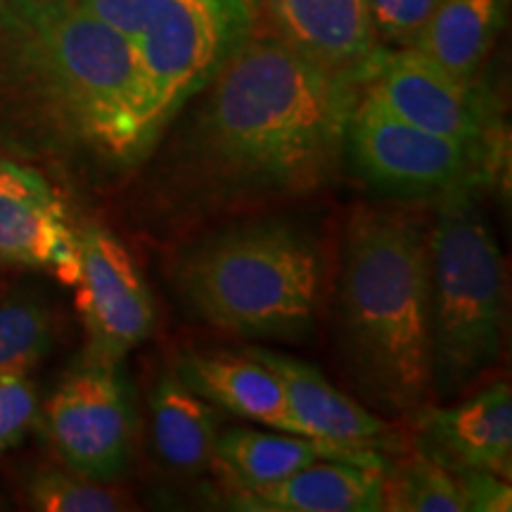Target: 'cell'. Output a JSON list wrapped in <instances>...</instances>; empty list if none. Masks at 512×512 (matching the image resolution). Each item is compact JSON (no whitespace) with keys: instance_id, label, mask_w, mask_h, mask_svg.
<instances>
[{"instance_id":"1","label":"cell","mask_w":512,"mask_h":512,"mask_svg":"<svg viewBox=\"0 0 512 512\" xmlns=\"http://www.w3.org/2000/svg\"><path fill=\"white\" fill-rule=\"evenodd\" d=\"M358 93L361 83L256 27L159 138L162 200L181 211H223L323 190L344 164Z\"/></svg>"},{"instance_id":"2","label":"cell","mask_w":512,"mask_h":512,"mask_svg":"<svg viewBox=\"0 0 512 512\" xmlns=\"http://www.w3.org/2000/svg\"><path fill=\"white\" fill-rule=\"evenodd\" d=\"M159 143L136 57L74 0H0V152L102 185Z\"/></svg>"},{"instance_id":"3","label":"cell","mask_w":512,"mask_h":512,"mask_svg":"<svg viewBox=\"0 0 512 512\" xmlns=\"http://www.w3.org/2000/svg\"><path fill=\"white\" fill-rule=\"evenodd\" d=\"M342 354L380 411L415 420L432 408L430 228L406 209L356 207L337 283Z\"/></svg>"},{"instance_id":"4","label":"cell","mask_w":512,"mask_h":512,"mask_svg":"<svg viewBox=\"0 0 512 512\" xmlns=\"http://www.w3.org/2000/svg\"><path fill=\"white\" fill-rule=\"evenodd\" d=\"M174 280L183 304L214 328L292 342L316 323L323 254L290 221H252L185 249Z\"/></svg>"},{"instance_id":"5","label":"cell","mask_w":512,"mask_h":512,"mask_svg":"<svg viewBox=\"0 0 512 512\" xmlns=\"http://www.w3.org/2000/svg\"><path fill=\"white\" fill-rule=\"evenodd\" d=\"M482 190L441 197L430 228L434 399H456L496 366L505 337V261Z\"/></svg>"},{"instance_id":"6","label":"cell","mask_w":512,"mask_h":512,"mask_svg":"<svg viewBox=\"0 0 512 512\" xmlns=\"http://www.w3.org/2000/svg\"><path fill=\"white\" fill-rule=\"evenodd\" d=\"M136 57L159 138L259 27L256 0H74Z\"/></svg>"},{"instance_id":"7","label":"cell","mask_w":512,"mask_h":512,"mask_svg":"<svg viewBox=\"0 0 512 512\" xmlns=\"http://www.w3.org/2000/svg\"><path fill=\"white\" fill-rule=\"evenodd\" d=\"M344 164L370 190L408 202L484 190L503 166L482 150L408 124L363 88L344 133Z\"/></svg>"},{"instance_id":"8","label":"cell","mask_w":512,"mask_h":512,"mask_svg":"<svg viewBox=\"0 0 512 512\" xmlns=\"http://www.w3.org/2000/svg\"><path fill=\"white\" fill-rule=\"evenodd\" d=\"M38 422L67 470L95 482H119L136 437V413L121 361L83 354L50 394Z\"/></svg>"},{"instance_id":"9","label":"cell","mask_w":512,"mask_h":512,"mask_svg":"<svg viewBox=\"0 0 512 512\" xmlns=\"http://www.w3.org/2000/svg\"><path fill=\"white\" fill-rule=\"evenodd\" d=\"M363 91L408 124L501 159L508 152L498 105L475 81L444 72L413 48H382Z\"/></svg>"},{"instance_id":"10","label":"cell","mask_w":512,"mask_h":512,"mask_svg":"<svg viewBox=\"0 0 512 512\" xmlns=\"http://www.w3.org/2000/svg\"><path fill=\"white\" fill-rule=\"evenodd\" d=\"M79 280L76 311L86 330V354L124 361L155 328V302L136 261L112 230L100 223L76 228Z\"/></svg>"},{"instance_id":"11","label":"cell","mask_w":512,"mask_h":512,"mask_svg":"<svg viewBox=\"0 0 512 512\" xmlns=\"http://www.w3.org/2000/svg\"><path fill=\"white\" fill-rule=\"evenodd\" d=\"M0 266L79 280V238L62 195L36 164L0 152Z\"/></svg>"},{"instance_id":"12","label":"cell","mask_w":512,"mask_h":512,"mask_svg":"<svg viewBox=\"0 0 512 512\" xmlns=\"http://www.w3.org/2000/svg\"><path fill=\"white\" fill-rule=\"evenodd\" d=\"M259 27L287 48L356 83L382 53L366 0H256Z\"/></svg>"},{"instance_id":"13","label":"cell","mask_w":512,"mask_h":512,"mask_svg":"<svg viewBox=\"0 0 512 512\" xmlns=\"http://www.w3.org/2000/svg\"><path fill=\"white\" fill-rule=\"evenodd\" d=\"M415 427V448L446 470H486L510 479L512 394L505 380L486 384L458 406L427 408Z\"/></svg>"},{"instance_id":"14","label":"cell","mask_w":512,"mask_h":512,"mask_svg":"<svg viewBox=\"0 0 512 512\" xmlns=\"http://www.w3.org/2000/svg\"><path fill=\"white\" fill-rule=\"evenodd\" d=\"M247 354L278 375L299 434L342 446L377 448L387 456L399 451L392 425L337 389L316 366L259 347L247 349Z\"/></svg>"},{"instance_id":"15","label":"cell","mask_w":512,"mask_h":512,"mask_svg":"<svg viewBox=\"0 0 512 512\" xmlns=\"http://www.w3.org/2000/svg\"><path fill=\"white\" fill-rule=\"evenodd\" d=\"M318 460L387 467L389 456L366 446H342L292 432H259L233 427L219 434L214 465L235 491L264 489Z\"/></svg>"},{"instance_id":"16","label":"cell","mask_w":512,"mask_h":512,"mask_svg":"<svg viewBox=\"0 0 512 512\" xmlns=\"http://www.w3.org/2000/svg\"><path fill=\"white\" fill-rule=\"evenodd\" d=\"M384 467L318 460L264 489L235 491L230 503L256 512H380Z\"/></svg>"},{"instance_id":"17","label":"cell","mask_w":512,"mask_h":512,"mask_svg":"<svg viewBox=\"0 0 512 512\" xmlns=\"http://www.w3.org/2000/svg\"><path fill=\"white\" fill-rule=\"evenodd\" d=\"M176 375L214 408L259 422L278 432L299 434L278 375L252 354H188Z\"/></svg>"},{"instance_id":"18","label":"cell","mask_w":512,"mask_h":512,"mask_svg":"<svg viewBox=\"0 0 512 512\" xmlns=\"http://www.w3.org/2000/svg\"><path fill=\"white\" fill-rule=\"evenodd\" d=\"M152 441L159 460L181 475H197L214 465L219 415L181 377H159L150 396Z\"/></svg>"},{"instance_id":"19","label":"cell","mask_w":512,"mask_h":512,"mask_svg":"<svg viewBox=\"0 0 512 512\" xmlns=\"http://www.w3.org/2000/svg\"><path fill=\"white\" fill-rule=\"evenodd\" d=\"M508 0H441L413 50L448 74L475 81L505 24Z\"/></svg>"},{"instance_id":"20","label":"cell","mask_w":512,"mask_h":512,"mask_svg":"<svg viewBox=\"0 0 512 512\" xmlns=\"http://www.w3.org/2000/svg\"><path fill=\"white\" fill-rule=\"evenodd\" d=\"M382 510L467 512V505L456 475L415 448L384 467Z\"/></svg>"},{"instance_id":"21","label":"cell","mask_w":512,"mask_h":512,"mask_svg":"<svg viewBox=\"0 0 512 512\" xmlns=\"http://www.w3.org/2000/svg\"><path fill=\"white\" fill-rule=\"evenodd\" d=\"M55 313L36 292L0 302V373L29 375L55 347Z\"/></svg>"},{"instance_id":"22","label":"cell","mask_w":512,"mask_h":512,"mask_svg":"<svg viewBox=\"0 0 512 512\" xmlns=\"http://www.w3.org/2000/svg\"><path fill=\"white\" fill-rule=\"evenodd\" d=\"M24 501L41 512H121L138 505L114 482H95L72 470H38L24 484Z\"/></svg>"},{"instance_id":"23","label":"cell","mask_w":512,"mask_h":512,"mask_svg":"<svg viewBox=\"0 0 512 512\" xmlns=\"http://www.w3.org/2000/svg\"><path fill=\"white\" fill-rule=\"evenodd\" d=\"M375 38L382 48H411L441 0H366Z\"/></svg>"},{"instance_id":"24","label":"cell","mask_w":512,"mask_h":512,"mask_svg":"<svg viewBox=\"0 0 512 512\" xmlns=\"http://www.w3.org/2000/svg\"><path fill=\"white\" fill-rule=\"evenodd\" d=\"M36 384L24 373H0V456L22 444L38 422Z\"/></svg>"},{"instance_id":"25","label":"cell","mask_w":512,"mask_h":512,"mask_svg":"<svg viewBox=\"0 0 512 512\" xmlns=\"http://www.w3.org/2000/svg\"><path fill=\"white\" fill-rule=\"evenodd\" d=\"M458 479L467 512H508L512 508V489L508 479L486 470L453 472Z\"/></svg>"}]
</instances>
